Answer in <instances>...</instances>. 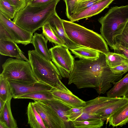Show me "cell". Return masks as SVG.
<instances>
[{
	"label": "cell",
	"instance_id": "836d02e7",
	"mask_svg": "<svg viewBox=\"0 0 128 128\" xmlns=\"http://www.w3.org/2000/svg\"><path fill=\"white\" fill-rule=\"evenodd\" d=\"M0 40H7L14 41L13 38L5 28L0 23Z\"/></svg>",
	"mask_w": 128,
	"mask_h": 128
},
{
	"label": "cell",
	"instance_id": "9c48e42d",
	"mask_svg": "<svg viewBox=\"0 0 128 128\" xmlns=\"http://www.w3.org/2000/svg\"><path fill=\"white\" fill-rule=\"evenodd\" d=\"M34 100V106L46 128H66L63 121L50 107L41 101Z\"/></svg>",
	"mask_w": 128,
	"mask_h": 128
},
{
	"label": "cell",
	"instance_id": "d6a6232c",
	"mask_svg": "<svg viewBox=\"0 0 128 128\" xmlns=\"http://www.w3.org/2000/svg\"><path fill=\"white\" fill-rule=\"evenodd\" d=\"M78 0H64L66 5V14L69 19L72 14L74 6Z\"/></svg>",
	"mask_w": 128,
	"mask_h": 128
},
{
	"label": "cell",
	"instance_id": "d590c367",
	"mask_svg": "<svg viewBox=\"0 0 128 128\" xmlns=\"http://www.w3.org/2000/svg\"><path fill=\"white\" fill-rule=\"evenodd\" d=\"M112 48L114 50V52L122 54L128 59V48H125L116 43H115Z\"/></svg>",
	"mask_w": 128,
	"mask_h": 128
},
{
	"label": "cell",
	"instance_id": "7402d4cb",
	"mask_svg": "<svg viewBox=\"0 0 128 128\" xmlns=\"http://www.w3.org/2000/svg\"><path fill=\"white\" fill-rule=\"evenodd\" d=\"M128 104V99L122 97L120 100L106 107L98 115L99 119L104 122L114 113Z\"/></svg>",
	"mask_w": 128,
	"mask_h": 128
},
{
	"label": "cell",
	"instance_id": "7c38bea8",
	"mask_svg": "<svg viewBox=\"0 0 128 128\" xmlns=\"http://www.w3.org/2000/svg\"><path fill=\"white\" fill-rule=\"evenodd\" d=\"M51 27L56 36L70 50L78 48V46L68 38L65 32L62 20L56 12L49 22Z\"/></svg>",
	"mask_w": 128,
	"mask_h": 128
},
{
	"label": "cell",
	"instance_id": "6da1fadb",
	"mask_svg": "<svg viewBox=\"0 0 128 128\" xmlns=\"http://www.w3.org/2000/svg\"><path fill=\"white\" fill-rule=\"evenodd\" d=\"M125 73L112 71L107 63L105 54L100 52L95 60H74L68 84H73L79 89L92 88L99 94H104Z\"/></svg>",
	"mask_w": 128,
	"mask_h": 128
},
{
	"label": "cell",
	"instance_id": "5b68a950",
	"mask_svg": "<svg viewBox=\"0 0 128 128\" xmlns=\"http://www.w3.org/2000/svg\"><path fill=\"white\" fill-rule=\"evenodd\" d=\"M101 35L112 48L114 37L119 34L128 21V5L111 8L98 20Z\"/></svg>",
	"mask_w": 128,
	"mask_h": 128
},
{
	"label": "cell",
	"instance_id": "1f68e13d",
	"mask_svg": "<svg viewBox=\"0 0 128 128\" xmlns=\"http://www.w3.org/2000/svg\"><path fill=\"white\" fill-rule=\"evenodd\" d=\"M83 111V107L72 108L68 113V117L69 121L70 122L75 120L81 115Z\"/></svg>",
	"mask_w": 128,
	"mask_h": 128
},
{
	"label": "cell",
	"instance_id": "7bdbcfd3",
	"mask_svg": "<svg viewBox=\"0 0 128 128\" xmlns=\"http://www.w3.org/2000/svg\"><path fill=\"white\" fill-rule=\"evenodd\" d=\"M33 0H26V4L28 2Z\"/></svg>",
	"mask_w": 128,
	"mask_h": 128
},
{
	"label": "cell",
	"instance_id": "603a6c76",
	"mask_svg": "<svg viewBox=\"0 0 128 128\" xmlns=\"http://www.w3.org/2000/svg\"><path fill=\"white\" fill-rule=\"evenodd\" d=\"M70 50L76 57L80 59L95 60L98 58L100 54L97 50L81 46Z\"/></svg>",
	"mask_w": 128,
	"mask_h": 128
},
{
	"label": "cell",
	"instance_id": "ee69618b",
	"mask_svg": "<svg viewBox=\"0 0 128 128\" xmlns=\"http://www.w3.org/2000/svg\"><path fill=\"white\" fill-rule=\"evenodd\" d=\"M87 0H78V1H84Z\"/></svg>",
	"mask_w": 128,
	"mask_h": 128
},
{
	"label": "cell",
	"instance_id": "9a60e30c",
	"mask_svg": "<svg viewBox=\"0 0 128 128\" xmlns=\"http://www.w3.org/2000/svg\"><path fill=\"white\" fill-rule=\"evenodd\" d=\"M41 101L50 107L56 113L64 122L66 128H72L71 122L69 121L68 117V112L71 107L58 100Z\"/></svg>",
	"mask_w": 128,
	"mask_h": 128
},
{
	"label": "cell",
	"instance_id": "4dcf8cb0",
	"mask_svg": "<svg viewBox=\"0 0 128 128\" xmlns=\"http://www.w3.org/2000/svg\"><path fill=\"white\" fill-rule=\"evenodd\" d=\"M100 0H88L77 2L74 6L72 15L84 10Z\"/></svg>",
	"mask_w": 128,
	"mask_h": 128
},
{
	"label": "cell",
	"instance_id": "f1b7e54d",
	"mask_svg": "<svg viewBox=\"0 0 128 128\" xmlns=\"http://www.w3.org/2000/svg\"><path fill=\"white\" fill-rule=\"evenodd\" d=\"M42 28V34L48 41L56 45L65 46L62 42L55 35L49 22L44 24Z\"/></svg>",
	"mask_w": 128,
	"mask_h": 128
},
{
	"label": "cell",
	"instance_id": "8fae6325",
	"mask_svg": "<svg viewBox=\"0 0 128 128\" xmlns=\"http://www.w3.org/2000/svg\"><path fill=\"white\" fill-rule=\"evenodd\" d=\"M9 82L12 88L14 98L24 94L39 91H52L54 89L50 86L39 81L32 83Z\"/></svg>",
	"mask_w": 128,
	"mask_h": 128
},
{
	"label": "cell",
	"instance_id": "4316f807",
	"mask_svg": "<svg viewBox=\"0 0 128 128\" xmlns=\"http://www.w3.org/2000/svg\"><path fill=\"white\" fill-rule=\"evenodd\" d=\"M12 98V93L10 82L0 74V99L6 102Z\"/></svg>",
	"mask_w": 128,
	"mask_h": 128
},
{
	"label": "cell",
	"instance_id": "d6986e66",
	"mask_svg": "<svg viewBox=\"0 0 128 128\" xmlns=\"http://www.w3.org/2000/svg\"><path fill=\"white\" fill-rule=\"evenodd\" d=\"M28 123L32 128H46L43 120L35 108L32 102H30L27 107Z\"/></svg>",
	"mask_w": 128,
	"mask_h": 128
},
{
	"label": "cell",
	"instance_id": "ab89813d",
	"mask_svg": "<svg viewBox=\"0 0 128 128\" xmlns=\"http://www.w3.org/2000/svg\"><path fill=\"white\" fill-rule=\"evenodd\" d=\"M20 56L22 59L26 61L29 62V60L24 55V54H23L22 51L20 52Z\"/></svg>",
	"mask_w": 128,
	"mask_h": 128
},
{
	"label": "cell",
	"instance_id": "74e56055",
	"mask_svg": "<svg viewBox=\"0 0 128 128\" xmlns=\"http://www.w3.org/2000/svg\"><path fill=\"white\" fill-rule=\"evenodd\" d=\"M111 70L116 72H123L126 73L128 71V64H122L116 67L111 68Z\"/></svg>",
	"mask_w": 128,
	"mask_h": 128
},
{
	"label": "cell",
	"instance_id": "cb8c5ba5",
	"mask_svg": "<svg viewBox=\"0 0 128 128\" xmlns=\"http://www.w3.org/2000/svg\"><path fill=\"white\" fill-rule=\"evenodd\" d=\"M14 99H30L34 100L48 101L56 99L52 94V91L44 90L36 92L22 95Z\"/></svg>",
	"mask_w": 128,
	"mask_h": 128
},
{
	"label": "cell",
	"instance_id": "ac0fdd59",
	"mask_svg": "<svg viewBox=\"0 0 128 128\" xmlns=\"http://www.w3.org/2000/svg\"><path fill=\"white\" fill-rule=\"evenodd\" d=\"M109 126H122L128 122V104L112 114L107 120Z\"/></svg>",
	"mask_w": 128,
	"mask_h": 128
},
{
	"label": "cell",
	"instance_id": "52a82bcc",
	"mask_svg": "<svg viewBox=\"0 0 128 128\" xmlns=\"http://www.w3.org/2000/svg\"><path fill=\"white\" fill-rule=\"evenodd\" d=\"M66 46L56 45L49 50L52 60L62 78H68L74 67V59Z\"/></svg>",
	"mask_w": 128,
	"mask_h": 128
},
{
	"label": "cell",
	"instance_id": "60d3db41",
	"mask_svg": "<svg viewBox=\"0 0 128 128\" xmlns=\"http://www.w3.org/2000/svg\"><path fill=\"white\" fill-rule=\"evenodd\" d=\"M0 128H8L4 122L0 121Z\"/></svg>",
	"mask_w": 128,
	"mask_h": 128
},
{
	"label": "cell",
	"instance_id": "7a4b0ae2",
	"mask_svg": "<svg viewBox=\"0 0 128 128\" xmlns=\"http://www.w3.org/2000/svg\"><path fill=\"white\" fill-rule=\"evenodd\" d=\"M60 0L40 6L27 4L16 13L12 21L23 28L34 33L49 22L56 12V7Z\"/></svg>",
	"mask_w": 128,
	"mask_h": 128
},
{
	"label": "cell",
	"instance_id": "30bf717a",
	"mask_svg": "<svg viewBox=\"0 0 128 128\" xmlns=\"http://www.w3.org/2000/svg\"><path fill=\"white\" fill-rule=\"evenodd\" d=\"M0 23L5 28L17 44L26 46L32 43L33 33L20 27L0 12Z\"/></svg>",
	"mask_w": 128,
	"mask_h": 128
},
{
	"label": "cell",
	"instance_id": "e575fe53",
	"mask_svg": "<svg viewBox=\"0 0 128 128\" xmlns=\"http://www.w3.org/2000/svg\"><path fill=\"white\" fill-rule=\"evenodd\" d=\"M16 8L17 12L23 8L26 5V0H6Z\"/></svg>",
	"mask_w": 128,
	"mask_h": 128
},
{
	"label": "cell",
	"instance_id": "44dd1931",
	"mask_svg": "<svg viewBox=\"0 0 128 128\" xmlns=\"http://www.w3.org/2000/svg\"><path fill=\"white\" fill-rule=\"evenodd\" d=\"M10 99L7 101L2 110L0 112V121L4 122L8 128H18L16 122L11 112Z\"/></svg>",
	"mask_w": 128,
	"mask_h": 128
},
{
	"label": "cell",
	"instance_id": "2e32d148",
	"mask_svg": "<svg viewBox=\"0 0 128 128\" xmlns=\"http://www.w3.org/2000/svg\"><path fill=\"white\" fill-rule=\"evenodd\" d=\"M42 34L36 32L33 36L32 43L34 48V50L46 59L51 61V56L49 50L47 46L48 40Z\"/></svg>",
	"mask_w": 128,
	"mask_h": 128
},
{
	"label": "cell",
	"instance_id": "83f0119b",
	"mask_svg": "<svg viewBox=\"0 0 128 128\" xmlns=\"http://www.w3.org/2000/svg\"><path fill=\"white\" fill-rule=\"evenodd\" d=\"M17 11L16 8L6 0H0V12L10 19H13Z\"/></svg>",
	"mask_w": 128,
	"mask_h": 128
},
{
	"label": "cell",
	"instance_id": "b9f144b4",
	"mask_svg": "<svg viewBox=\"0 0 128 128\" xmlns=\"http://www.w3.org/2000/svg\"><path fill=\"white\" fill-rule=\"evenodd\" d=\"M122 97L128 99V89L125 95Z\"/></svg>",
	"mask_w": 128,
	"mask_h": 128
},
{
	"label": "cell",
	"instance_id": "4fadbf2b",
	"mask_svg": "<svg viewBox=\"0 0 128 128\" xmlns=\"http://www.w3.org/2000/svg\"><path fill=\"white\" fill-rule=\"evenodd\" d=\"M114 0H100L84 10L72 15L69 20L70 21L74 22L97 15L108 7L109 5Z\"/></svg>",
	"mask_w": 128,
	"mask_h": 128
},
{
	"label": "cell",
	"instance_id": "f35d334b",
	"mask_svg": "<svg viewBox=\"0 0 128 128\" xmlns=\"http://www.w3.org/2000/svg\"><path fill=\"white\" fill-rule=\"evenodd\" d=\"M6 102H5L1 99H0V112L3 108Z\"/></svg>",
	"mask_w": 128,
	"mask_h": 128
},
{
	"label": "cell",
	"instance_id": "ffe728a7",
	"mask_svg": "<svg viewBox=\"0 0 128 128\" xmlns=\"http://www.w3.org/2000/svg\"><path fill=\"white\" fill-rule=\"evenodd\" d=\"M128 89V73L114 84L113 87L107 92V95L111 98H120L125 95Z\"/></svg>",
	"mask_w": 128,
	"mask_h": 128
},
{
	"label": "cell",
	"instance_id": "ba28073f",
	"mask_svg": "<svg viewBox=\"0 0 128 128\" xmlns=\"http://www.w3.org/2000/svg\"><path fill=\"white\" fill-rule=\"evenodd\" d=\"M122 98H111L108 96H98L92 100L86 102L83 107V111L81 115L75 120L99 119V114L106 107L121 100Z\"/></svg>",
	"mask_w": 128,
	"mask_h": 128
},
{
	"label": "cell",
	"instance_id": "3957f363",
	"mask_svg": "<svg viewBox=\"0 0 128 128\" xmlns=\"http://www.w3.org/2000/svg\"><path fill=\"white\" fill-rule=\"evenodd\" d=\"M28 53L33 73L38 81L50 86L54 89L72 92L61 81L62 78L51 60L46 59L34 50H29Z\"/></svg>",
	"mask_w": 128,
	"mask_h": 128
},
{
	"label": "cell",
	"instance_id": "484cf974",
	"mask_svg": "<svg viewBox=\"0 0 128 128\" xmlns=\"http://www.w3.org/2000/svg\"><path fill=\"white\" fill-rule=\"evenodd\" d=\"M104 122L100 119H89L71 122L72 128H100L103 126Z\"/></svg>",
	"mask_w": 128,
	"mask_h": 128
},
{
	"label": "cell",
	"instance_id": "8d00e7d4",
	"mask_svg": "<svg viewBox=\"0 0 128 128\" xmlns=\"http://www.w3.org/2000/svg\"><path fill=\"white\" fill-rule=\"evenodd\" d=\"M56 0H34L27 4L33 6H40L45 5Z\"/></svg>",
	"mask_w": 128,
	"mask_h": 128
},
{
	"label": "cell",
	"instance_id": "5bb4252c",
	"mask_svg": "<svg viewBox=\"0 0 128 128\" xmlns=\"http://www.w3.org/2000/svg\"><path fill=\"white\" fill-rule=\"evenodd\" d=\"M52 93L57 100L68 104L73 108L83 107L85 105L84 101L74 94L72 92L54 89L52 90Z\"/></svg>",
	"mask_w": 128,
	"mask_h": 128
},
{
	"label": "cell",
	"instance_id": "e0dca14e",
	"mask_svg": "<svg viewBox=\"0 0 128 128\" xmlns=\"http://www.w3.org/2000/svg\"><path fill=\"white\" fill-rule=\"evenodd\" d=\"M21 51L14 41L0 40V54L1 55L22 59L20 54Z\"/></svg>",
	"mask_w": 128,
	"mask_h": 128
},
{
	"label": "cell",
	"instance_id": "8992f818",
	"mask_svg": "<svg viewBox=\"0 0 128 128\" xmlns=\"http://www.w3.org/2000/svg\"><path fill=\"white\" fill-rule=\"evenodd\" d=\"M0 74L8 81L32 83L38 81L35 77L29 62L22 59H7L2 64Z\"/></svg>",
	"mask_w": 128,
	"mask_h": 128
},
{
	"label": "cell",
	"instance_id": "277c9868",
	"mask_svg": "<svg viewBox=\"0 0 128 128\" xmlns=\"http://www.w3.org/2000/svg\"><path fill=\"white\" fill-rule=\"evenodd\" d=\"M65 32L72 42L105 55L109 52L107 44L101 35L70 21L62 20Z\"/></svg>",
	"mask_w": 128,
	"mask_h": 128
},
{
	"label": "cell",
	"instance_id": "f546056e",
	"mask_svg": "<svg viewBox=\"0 0 128 128\" xmlns=\"http://www.w3.org/2000/svg\"><path fill=\"white\" fill-rule=\"evenodd\" d=\"M114 43L128 48V21L120 34L114 37Z\"/></svg>",
	"mask_w": 128,
	"mask_h": 128
},
{
	"label": "cell",
	"instance_id": "d4e9b609",
	"mask_svg": "<svg viewBox=\"0 0 128 128\" xmlns=\"http://www.w3.org/2000/svg\"><path fill=\"white\" fill-rule=\"evenodd\" d=\"M105 55L107 63L110 68L128 64V59L122 54L109 52Z\"/></svg>",
	"mask_w": 128,
	"mask_h": 128
}]
</instances>
